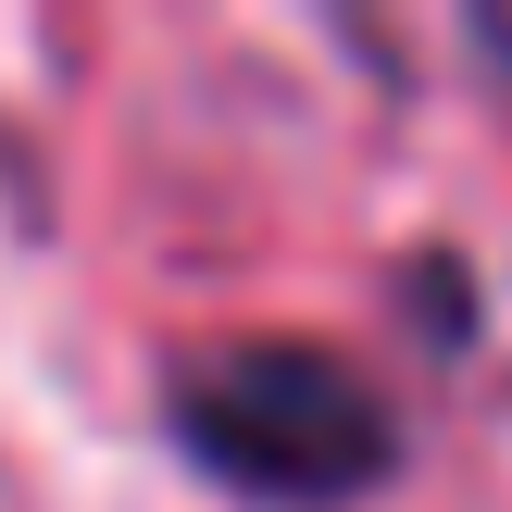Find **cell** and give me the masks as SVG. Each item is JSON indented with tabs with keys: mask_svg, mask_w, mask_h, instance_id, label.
<instances>
[{
	"mask_svg": "<svg viewBox=\"0 0 512 512\" xmlns=\"http://www.w3.org/2000/svg\"><path fill=\"white\" fill-rule=\"evenodd\" d=\"M163 438L250 512H350L413 463L400 400L325 338H188L163 363Z\"/></svg>",
	"mask_w": 512,
	"mask_h": 512,
	"instance_id": "1",
	"label": "cell"
},
{
	"mask_svg": "<svg viewBox=\"0 0 512 512\" xmlns=\"http://www.w3.org/2000/svg\"><path fill=\"white\" fill-rule=\"evenodd\" d=\"M400 313H413L425 350H463L475 338V275H463V250H413V263H400Z\"/></svg>",
	"mask_w": 512,
	"mask_h": 512,
	"instance_id": "2",
	"label": "cell"
}]
</instances>
